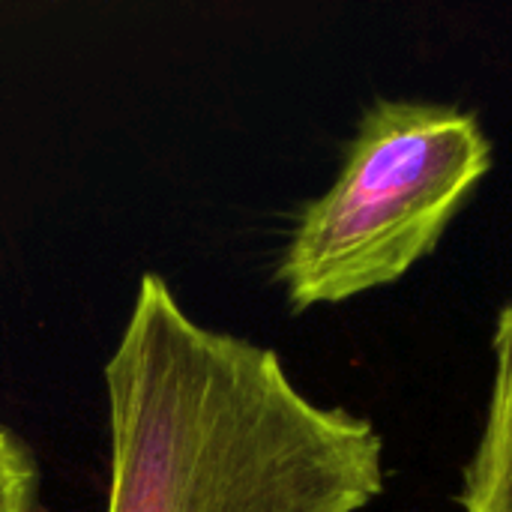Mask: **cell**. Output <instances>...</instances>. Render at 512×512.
<instances>
[{"label": "cell", "mask_w": 512, "mask_h": 512, "mask_svg": "<svg viewBox=\"0 0 512 512\" xmlns=\"http://www.w3.org/2000/svg\"><path fill=\"white\" fill-rule=\"evenodd\" d=\"M0 512H45L39 504V468L24 441L0 426Z\"/></svg>", "instance_id": "277c9868"}, {"label": "cell", "mask_w": 512, "mask_h": 512, "mask_svg": "<svg viewBox=\"0 0 512 512\" xmlns=\"http://www.w3.org/2000/svg\"><path fill=\"white\" fill-rule=\"evenodd\" d=\"M495 378L477 453L465 471L462 512H512V297L495 324Z\"/></svg>", "instance_id": "3957f363"}, {"label": "cell", "mask_w": 512, "mask_h": 512, "mask_svg": "<svg viewBox=\"0 0 512 512\" xmlns=\"http://www.w3.org/2000/svg\"><path fill=\"white\" fill-rule=\"evenodd\" d=\"M480 120L453 105L378 99L345 162L309 201L276 279L294 312L399 282L444 237L492 168Z\"/></svg>", "instance_id": "7a4b0ae2"}, {"label": "cell", "mask_w": 512, "mask_h": 512, "mask_svg": "<svg viewBox=\"0 0 512 512\" xmlns=\"http://www.w3.org/2000/svg\"><path fill=\"white\" fill-rule=\"evenodd\" d=\"M105 390L108 512H360L384 492L366 417L303 396L273 348L198 324L156 273Z\"/></svg>", "instance_id": "6da1fadb"}]
</instances>
